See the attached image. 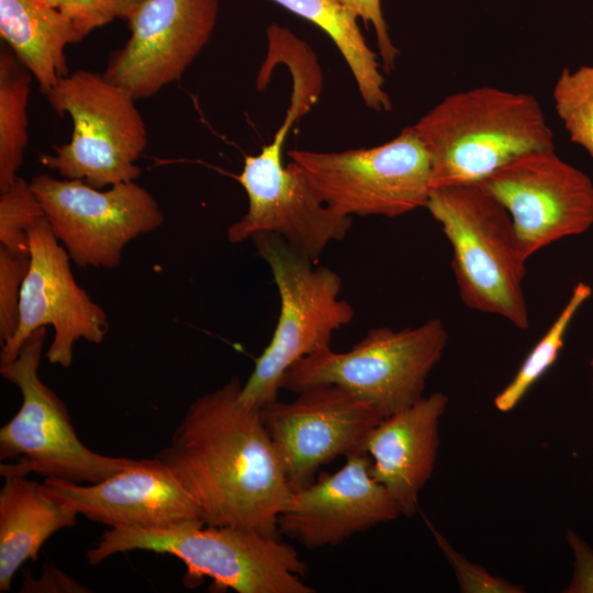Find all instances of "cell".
Returning <instances> with one entry per match:
<instances>
[{
	"label": "cell",
	"instance_id": "obj_1",
	"mask_svg": "<svg viewBox=\"0 0 593 593\" xmlns=\"http://www.w3.org/2000/svg\"><path fill=\"white\" fill-rule=\"evenodd\" d=\"M240 389L233 377L193 400L154 457L193 497L206 525L278 537V516L291 490L260 409L242 404Z\"/></svg>",
	"mask_w": 593,
	"mask_h": 593
},
{
	"label": "cell",
	"instance_id": "obj_2",
	"mask_svg": "<svg viewBox=\"0 0 593 593\" xmlns=\"http://www.w3.org/2000/svg\"><path fill=\"white\" fill-rule=\"evenodd\" d=\"M412 127L429 155L432 190L480 183L522 155L555 149L536 98L490 86L447 96Z\"/></svg>",
	"mask_w": 593,
	"mask_h": 593
},
{
	"label": "cell",
	"instance_id": "obj_3",
	"mask_svg": "<svg viewBox=\"0 0 593 593\" xmlns=\"http://www.w3.org/2000/svg\"><path fill=\"white\" fill-rule=\"evenodd\" d=\"M132 550L166 553L181 560L187 586L210 578L215 591L237 593H313L302 581L306 564L279 536L203 522L170 528L116 527L105 530L87 551L89 564Z\"/></svg>",
	"mask_w": 593,
	"mask_h": 593
},
{
	"label": "cell",
	"instance_id": "obj_4",
	"mask_svg": "<svg viewBox=\"0 0 593 593\" xmlns=\"http://www.w3.org/2000/svg\"><path fill=\"white\" fill-rule=\"evenodd\" d=\"M426 209L450 243L462 303L527 329L523 280L528 259L504 205L474 183L433 189Z\"/></svg>",
	"mask_w": 593,
	"mask_h": 593
},
{
	"label": "cell",
	"instance_id": "obj_5",
	"mask_svg": "<svg viewBox=\"0 0 593 593\" xmlns=\"http://www.w3.org/2000/svg\"><path fill=\"white\" fill-rule=\"evenodd\" d=\"M250 240L269 266L280 299L272 337L239 392L242 404L261 409L278 400L286 371L331 347L334 333L353 321L355 311L339 299L343 282L336 271L315 266L277 234L258 233Z\"/></svg>",
	"mask_w": 593,
	"mask_h": 593
},
{
	"label": "cell",
	"instance_id": "obj_6",
	"mask_svg": "<svg viewBox=\"0 0 593 593\" xmlns=\"http://www.w3.org/2000/svg\"><path fill=\"white\" fill-rule=\"evenodd\" d=\"M448 339L439 318L403 329L372 328L347 351L327 347L301 358L283 374L281 389L299 393L338 385L387 417L424 396L426 379Z\"/></svg>",
	"mask_w": 593,
	"mask_h": 593
},
{
	"label": "cell",
	"instance_id": "obj_7",
	"mask_svg": "<svg viewBox=\"0 0 593 593\" xmlns=\"http://www.w3.org/2000/svg\"><path fill=\"white\" fill-rule=\"evenodd\" d=\"M46 98L57 113L69 114L72 135L68 143L54 145L52 154L40 156L43 166L97 189L141 176L137 160L148 133L130 91L102 74L77 70L61 78Z\"/></svg>",
	"mask_w": 593,
	"mask_h": 593
},
{
	"label": "cell",
	"instance_id": "obj_8",
	"mask_svg": "<svg viewBox=\"0 0 593 593\" xmlns=\"http://www.w3.org/2000/svg\"><path fill=\"white\" fill-rule=\"evenodd\" d=\"M46 328L29 336L16 358L0 363L1 376L16 385L21 405L0 428V474L27 475L35 472L49 479L96 483L132 466L137 459L98 454L78 437L59 396L38 376Z\"/></svg>",
	"mask_w": 593,
	"mask_h": 593
},
{
	"label": "cell",
	"instance_id": "obj_9",
	"mask_svg": "<svg viewBox=\"0 0 593 593\" xmlns=\"http://www.w3.org/2000/svg\"><path fill=\"white\" fill-rule=\"evenodd\" d=\"M288 154L320 200L343 215L396 217L426 208L432 191L429 155L412 125L370 148Z\"/></svg>",
	"mask_w": 593,
	"mask_h": 593
},
{
	"label": "cell",
	"instance_id": "obj_10",
	"mask_svg": "<svg viewBox=\"0 0 593 593\" xmlns=\"http://www.w3.org/2000/svg\"><path fill=\"white\" fill-rule=\"evenodd\" d=\"M283 125L271 143L257 155L245 157L237 176L246 191L248 209L232 223L226 236L237 244L258 233H273L313 261L328 244L343 239L351 227V216L324 204L296 164L282 163V144L295 118L306 107V99L293 96Z\"/></svg>",
	"mask_w": 593,
	"mask_h": 593
},
{
	"label": "cell",
	"instance_id": "obj_11",
	"mask_svg": "<svg viewBox=\"0 0 593 593\" xmlns=\"http://www.w3.org/2000/svg\"><path fill=\"white\" fill-rule=\"evenodd\" d=\"M30 183L56 238L78 267L116 268L127 244L165 221L157 200L135 181L102 190L79 179L40 174Z\"/></svg>",
	"mask_w": 593,
	"mask_h": 593
},
{
	"label": "cell",
	"instance_id": "obj_12",
	"mask_svg": "<svg viewBox=\"0 0 593 593\" xmlns=\"http://www.w3.org/2000/svg\"><path fill=\"white\" fill-rule=\"evenodd\" d=\"M27 233L30 267L21 288L19 326L1 346L0 363L14 360L29 336L51 325L54 337L45 356L49 363L69 368L78 340L96 345L104 340L110 328L108 315L77 283L71 259L46 217Z\"/></svg>",
	"mask_w": 593,
	"mask_h": 593
},
{
	"label": "cell",
	"instance_id": "obj_13",
	"mask_svg": "<svg viewBox=\"0 0 593 593\" xmlns=\"http://www.w3.org/2000/svg\"><path fill=\"white\" fill-rule=\"evenodd\" d=\"M479 184L508 212L527 259L593 225V181L555 149L522 155Z\"/></svg>",
	"mask_w": 593,
	"mask_h": 593
},
{
	"label": "cell",
	"instance_id": "obj_14",
	"mask_svg": "<svg viewBox=\"0 0 593 593\" xmlns=\"http://www.w3.org/2000/svg\"><path fill=\"white\" fill-rule=\"evenodd\" d=\"M220 0H144L123 19L131 30L102 75L144 99L181 79L209 43Z\"/></svg>",
	"mask_w": 593,
	"mask_h": 593
},
{
	"label": "cell",
	"instance_id": "obj_15",
	"mask_svg": "<svg viewBox=\"0 0 593 593\" xmlns=\"http://www.w3.org/2000/svg\"><path fill=\"white\" fill-rule=\"evenodd\" d=\"M260 412L291 491L313 482L321 466L338 456L363 450L370 432L384 417L334 384L305 389L291 402L276 400Z\"/></svg>",
	"mask_w": 593,
	"mask_h": 593
},
{
	"label": "cell",
	"instance_id": "obj_16",
	"mask_svg": "<svg viewBox=\"0 0 593 593\" xmlns=\"http://www.w3.org/2000/svg\"><path fill=\"white\" fill-rule=\"evenodd\" d=\"M401 515L396 502L371 475L370 456L359 450L346 456L339 470L322 472L310 484L291 491L277 528L279 535L315 549L336 546Z\"/></svg>",
	"mask_w": 593,
	"mask_h": 593
},
{
	"label": "cell",
	"instance_id": "obj_17",
	"mask_svg": "<svg viewBox=\"0 0 593 593\" xmlns=\"http://www.w3.org/2000/svg\"><path fill=\"white\" fill-rule=\"evenodd\" d=\"M42 489L79 515L110 528H170L204 523L193 497L155 457L137 459L96 483L45 478Z\"/></svg>",
	"mask_w": 593,
	"mask_h": 593
},
{
	"label": "cell",
	"instance_id": "obj_18",
	"mask_svg": "<svg viewBox=\"0 0 593 593\" xmlns=\"http://www.w3.org/2000/svg\"><path fill=\"white\" fill-rule=\"evenodd\" d=\"M441 391L383 417L367 437L363 451L371 458V475L400 507L413 516L419 495L430 479L439 448V425L448 406Z\"/></svg>",
	"mask_w": 593,
	"mask_h": 593
},
{
	"label": "cell",
	"instance_id": "obj_19",
	"mask_svg": "<svg viewBox=\"0 0 593 593\" xmlns=\"http://www.w3.org/2000/svg\"><path fill=\"white\" fill-rule=\"evenodd\" d=\"M79 514L48 496L42 483L25 475L4 477L0 490V592L27 560L36 561L44 542L56 532L72 527Z\"/></svg>",
	"mask_w": 593,
	"mask_h": 593
},
{
	"label": "cell",
	"instance_id": "obj_20",
	"mask_svg": "<svg viewBox=\"0 0 593 593\" xmlns=\"http://www.w3.org/2000/svg\"><path fill=\"white\" fill-rule=\"evenodd\" d=\"M0 34L44 94L69 74L66 46L81 41L70 19L43 0H0Z\"/></svg>",
	"mask_w": 593,
	"mask_h": 593
},
{
	"label": "cell",
	"instance_id": "obj_21",
	"mask_svg": "<svg viewBox=\"0 0 593 593\" xmlns=\"http://www.w3.org/2000/svg\"><path fill=\"white\" fill-rule=\"evenodd\" d=\"M324 31L346 60L367 107L390 111L377 54L369 47L358 25V16L340 0H271Z\"/></svg>",
	"mask_w": 593,
	"mask_h": 593
},
{
	"label": "cell",
	"instance_id": "obj_22",
	"mask_svg": "<svg viewBox=\"0 0 593 593\" xmlns=\"http://www.w3.org/2000/svg\"><path fill=\"white\" fill-rule=\"evenodd\" d=\"M32 74L15 55H0V190L19 176L27 146V102Z\"/></svg>",
	"mask_w": 593,
	"mask_h": 593
},
{
	"label": "cell",
	"instance_id": "obj_23",
	"mask_svg": "<svg viewBox=\"0 0 593 593\" xmlns=\"http://www.w3.org/2000/svg\"><path fill=\"white\" fill-rule=\"evenodd\" d=\"M592 288L579 282L544 336L528 353L512 380L495 395L494 406L501 413L514 410L532 387L548 371L563 348L567 331Z\"/></svg>",
	"mask_w": 593,
	"mask_h": 593
},
{
	"label": "cell",
	"instance_id": "obj_24",
	"mask_svg": "<svg viewBox=\"0 0 593 593\" xmlns=\"http://www.w3.org/2000/svg\"><path fill=\"white\" fill-rule=\"evenodd\" d=\"M552 99L570 139L593 157V64L575 70L563 68Z\"/></svg>",
	"mask_w": 593,
	"mask_h": 593
},
{
	"label": "cell",
	"instance_id": "obj_25",
	"mask_svg": "<svg viewBox=\"0 0 593 593\" xmlns=\"http://www.w3.org/2000/svg\"><path fill=\"white\" fill-rule=\"evenodd\" d=\"M44 210L30 181L18 176L0 190V247L14 254L29 255V230L41 219Z\"/></svg>",
	"mask_w": 593,
	"mask_h": 593
},
{
	"label": "cell",
	"instance_id": "obj_26",
	"mask_svg": "<svg viewBox=\"0 0 593 593\" xmlns=\"http://www.w3.org/2000/svg\"><path fill=\"white\" fill-rule=\"evenodd\" d=\"M427 525L445 558L454 570L459 591L462 593H524V585L492 574L484 567L472 562L458 552L452 545L429 523Z\"/></svg>",
	"mask_w": 593,
	"mask_h": 593
},
{
	"label": "cell",
	"instance_id": "obj_27",
	"mask_svg": "<svg viewBox=\"0 0 593 593\" xmlns=\"http://www.w3.org/2000/svg\"><path fill=\"white\" fill-rule=\"evenodd\" d=\"M30 267L29 255L0 247V344L9 342L19 326L20 294Z\"/></svg>",
	"mask_w": 593,
	"mask_h": 593
},
{
	"label": "cell",
	"instance_id": "obj_28",
	"mask_svg": "<svg viewBox=\"0 0 593 593\" xmlns=\"http://www.w3.org/2000/svg\"><path fill=\"white\" fill-rule=\"evenodd\" d=\"M366 25L371 24L376 32L377 45L383 60V68L391 72L395 67L399 51L393 44L381 9V0H340Z\"/></svg>",
	"mask_w": 593,
	"mask_h": 593
},
{
	"label": "cell",
	"instance_id": "obj_29",
	"mask_svg": "<svg viewBox=\"0 0 593 593\" xmlns=\"http://www.w3.org/2000/svg\"><path fill=\"white\" fill-rule=\"evenodd\" d=\"M58 9L70 19L81 40L118 18L114 0H67Z\"/></svg>",
	"mask_w": 593,
	"mask_h": 593
},
{
	"label": "cell",
	"instance_id": "obj_30",
	"mask_svg": "<svg viewBox=\"0 0 593 593\" xmlns=\"http://www.w3.org/2000/svg\"><path fill=\"white\" fill-rule=\"evenodd\" d=\"M567 541L573 552V574L563 593H593V549L571 528Z\"/></svg>",
	"mask_w": 593,
	"mask_h": 593
},
{
	"label": "cell",
	"instance_id": "obj_31",
	"mask_svg": "<svg viewBox=\"0 0 593 593\" xmlns=\"http://www.w3.org/2000/svg\"><path fill=\"white\" fill-rule=\"evenodd\" d=\"M21 592H88L85 586L57 570L51 564H45L40 579L31 575L24 578Z\"/></svg>",
	"mask_w": 593,
	"mask_h": 593
},
{
	"label": "cell",
	"instance_id": "obj_32",
	"mask_svg": "<svg viewBox=\"0 0 593 593\" xmlns=\"http://www.w3.org/2000/svg\"><path fill=\"white\" fill-rule=\"evenodd\" d=\"M144 0H114L116 16L124 18L134 7Z\"/></svg>",
	"mask_w": 593,
	"mask_h": 593
},
{
	"label": "cell",
	"instance_id": "obj_33",
	"mask_svg": "<svg viewBox=\"0 0 593 593\" xmlns=\"http://www.w3.org/2000/svg\"><path fill=\"white\" fill-rule=\"evenodd\" d=\"M44 2H46L47 4L54 7V8H59L60 5H63L67 0H43Z\"/></svg>",
	"mask_w": 593,
	"mask_h": 593
},
{
	"label": "cell",
	"instance_id": "obj_34",
	"mask_svg": "<svg viewBox=\"0 0 593 593\" xmlns=\"http://www.w3.org/2000/svg\"><path fill=\"white\" fill-rule=\"evenodd\" d=\"M591 366H592V369H593V361H591ZM592 392H593V379H592Z\"/></svg>",
	"mask_w": 593,
	"mask_h": 593
},
{
	"label": "cell",
	"instance_id": "obj_35",
	"mask_svg": "<svg viewBox=\"0 0 593 593\" xmlns=\"http://www.w3.org/2000/svg\"><path fill=\"white\" fill-rule=\"evenodd\" d=\"M591 361H593V358H592V360H591Z\"/></svg>",
	"mask_w": 593,
	"mask_h": 593
}]
</instances>
